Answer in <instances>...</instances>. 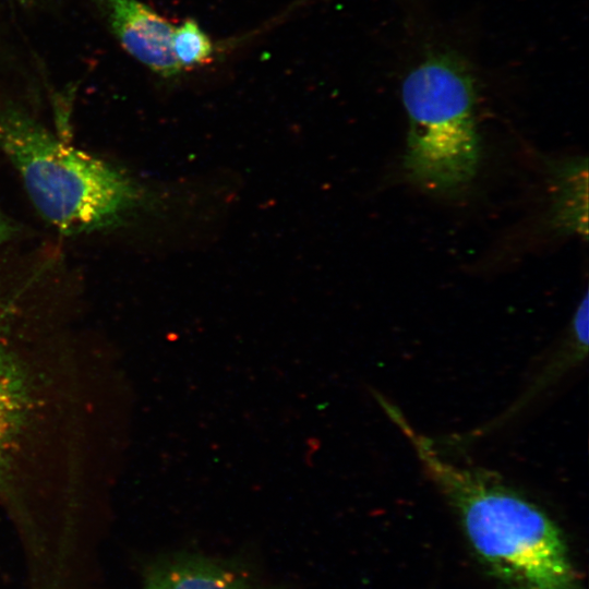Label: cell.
Here are the masks:
<instances>
[{"mask_svg": "<svg viewBox=\"0 0 589 589\" xmlns=\"http://www.w3.org/2000/svg\"><path fill=\"white\" fill-rule=\"evenodd\" d=\"M383 409L455 509L477 556L496 577L515 589H576L566 541L542 509L484 473L446 460L397 407L386 402Z\"/></svg>", "mask_w": 589, "mask_h": 589, "instance_id": "obj_1", "label": "cell"}, {"mask_svg": "<svg viewBox=\"0 0 589 589\" xmlns=\"http://www.w3.org/2000/svg\"><path fill=\"white\" fill-rule=\"evenodd\" d=\"M0 148L35 208L64 235L117 226L141 201L139 185L124 172L59 140L14 108H0Z\"/></svg>", "mask_w": 589, "mask_h": 589, "instance_id": "obj_2", "label": "cell"}, {"mask_svg": "<svg viewBox=\"0 0 589 589\" xmlns=\"http://www.w3.org/2000/svg\"><path fill=\"white\" fill-rule=\"evenodd\" d=\"M401 99L409 122L407 177L431 192L464 188L481 158L474 82L467 63L455 52H432L406 75Z\"/></svg>", "mask_w": 589, "mask_h": 589, "instance_id": "obj_3", "label": "cell"}, {"mask_svg": "<svg viewBox=\"0 0 589 589\" xmlns=\"http://www.w3.org/2000/svg\"><path fill=\"white\" fill-rule=\"evenodd\" d=\"M120 46L156 75L178 79L183 70L173 52L176 26L139 0H98Z\"/></svg>", "mask_w": 589, "mask_h": 589, "instance_id": "obj_4", "label": "cell"}, {"mask_svg": "<svg viewBox=\"0 0 589 589\" xmlns=\"http://www.w3.org/2000/svg\"><path fill=\"white\" fill-rule=\"evenodd\" d=\"M34 401L27 368L0 327V483L19 450Z\"/></svg>", "mask_w": 589, "mask_h": 589, "instance_id": "obj_5", "label": "cell"}, {"mask_svg": "<svg viewBox=\"0 0 589 589\" xmlns=\"http://www.w3.org/2000/svg\"><path fill=\"white\" fill-rule=\"evenodd\" d=\"M143 589H253L239 572L221 563L182 556L152 569Z\"/></svg>", "mask_w": 589, "mask_h": 589, "instance_id": "obj_6", "label": "cell"}, {"mask_svg": "<svg viewBox=\"0 0 589 589\" xmlns=\"http://www.w3.org/2000/svg\"><path fill=\"white\" fill-rule=\"evenodd\" d=\"M221 51L194 20L176 26L173 52L183 72L212 63Z\"/></svg>", "mask_w": 589, "mask_h": 589, "instance_id": "obj_7", "label": "cell"}, {"mask_svg": "<svg viewBox=\"0 0 589 589\" xmlns=\"http://www.w3.org/2000/svg\"><path fill=\"white\" fill-rule=\"evenodd\" d=\"M16 228L4 213L0 209V247L8 242L15 233Z\"/></svg>", "mask_w": 589, "mask_h": 589, "instance_id": "obj_8", "label": "cell"}]
</instances>
